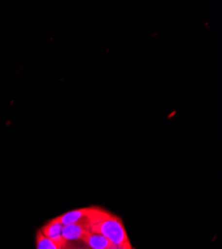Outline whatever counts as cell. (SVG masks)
Segmentation results:
<instances>
[{
	"instance_id": "5b68a950",
	"label": "cell",
	"mask_w": 222,
	"mask_h": 249,
	"mask_svg": "<svg viewBox=\"0 0 222 249\" xmlns=\"http://www.w3.org/2000/svg\"><path fill=\"white\" fill-rule=\"evenodd\" d=\"M36 247L37 249H62L61 246H59L51 239L44 236L40 231L36 235Z\"/></svg>"
},
{
	"instance_id": "3957f363",
	"label": "cell",
	"mask_w": 222,
	"mask_h": 249,
	"mask_svg": "<svg viewBox=\"0 0 222 249\" xmlns=\"http://www.w3.org/2000/svg\"><path fill=\"white\" fill-rule=\"evenodd\" d=\"M83 241L88 244L92 249H120L104 235L92 232L91 231L85 236Z\"/></svg>"
},
{
	"instance_id": "7a4b0ae2",
	"label": "cell",
	"mask_w": 222,
	"mask_h": 249,
	"mask_svg": "<svg viewBox=\"0 0 222 249\" xmlns=\"http://www.w3.org/2000/svg\"><path fill=\"white\" fill-rule=\"evenodd\" d=\"M63 224L57 217L50 220L41 231L42 234L46 236L47 238L51 239L53 242L61 246L62 248L66 247L68 242H66L62 236V231H63Z\"/></svg>"
},
{
	"instance_id": "6da1fadb",
	"label": "cell",
	"mask_w": 222,
	"mask_h": 249,
	"mask_svg": "<svg viewBox=\"0 0 222 249\" xmlns=\"http://www.w3.org/2000/svg\"><path fill=\"white\" fill-rule=\"evenodd\" d=\"M90 231L104 235L120 249H133L122 219L109 212L94 223Z\"/></svg>"
},
{
	"instance_id": "277c9868",
	"label": "cell",
	"mask_w": 222,
	"mask_h": 249,
	"mask_svg": "<svg viewBox=\"0 0 222 249\" xmlns=\"http://www.w3.org/2000/svg\"><path fill=\"white\" fill-rule=\"evenodd\" d=\"M90 230L81 224H67L63 226L62 236L66 242L73 240H83Z\"/></svg>"
},
{
	"instance_id": "8992f818",
	"label": "cell",
	"mask_w": 222,
	"mask_h": 249,
	"mask_svg": "<svg viewBox=\"0 0 222 249\" xmlns=\"http://www.w3.org/2000/svg\"><path fill=\"white\" fill-rule=\"evenodd\" d=\"M62 249H72V248H69L68 246H66V247H64V248H62Z\"/></svg>"
}]
</instances>
